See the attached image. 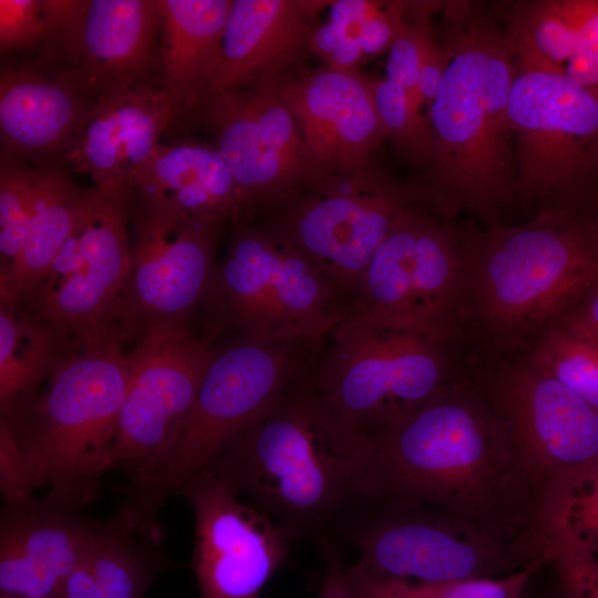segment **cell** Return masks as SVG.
Segmentation results:
<instances>
[{
	"instance_id": "1",
	"label": "cell",
	"mask_w": 598,
	"mask_h": 598,
	"mask_svg": "<svg viewBox=\"0 0 598 598\" xmlns=\"http://www.w3.org/2000/svg\"><path fill=\"white\" fill-rule=\"evenodd\" d=\"M373 436L374 503L450 513L540 556L543 492L482 391L446 382Z\"/></svg>"
},
{
	"instance_id": "2",
	"label": "cell",
	"mask_w": 598,
	"mask_h": 598,
	"mask_svg": "<svg viewBox=\"0 0 598 598\" xmlns=\"http://www.w3.org/2000/svg\"><path fill=\"white\" fill-rule=\"evenodd\" d=\"M377 442L313 391L283 395L210 468L292 539L327 538L373 503Z\"/></svg>"
},
{
	"instance_id": "3",
	"label": "cell",
	"mask_w": 598,
	"mask_h": 598,
	"mask_svg": "<svg viewBox=\"0 0 598 598\" xmlns=\"http://www.w3.org/2000/svg\"><path fill=\"white\" fill-rule=\"evenodd\" d=\"M448 62L429 105L432 157L421 197L444 217L484 216L509 199L516 162L507 106L516 75L508 38L481 6L443 1Z\"/></svg>"
},
{
	"instance_id": "4",
	"label": "cell",
	"mask_w": 598,
	"mask_h": 598,
	"mask_svg": "<svg viewBox=\"0 0 598 598\" xmlns=\"http://www.w3.org/2000/svg\"><path fill=\"white\" fill-rule=\"evenodd\" d=\"M131 373L130 351L113 336L69 352L40 392L18 401L0 419L3 499L47 496L83 508L110 471Z\"/></svg>"
},
{
	"instance_id": "5",
	"label": "cell",
	"mask_w": 598,
	"mask_h": 598,
	"mask_svg": "<svg viewBox=\"0 0 598 598\" xmlns=\"http://www.w3.org/2000/svg\"><path fill=\"white\" fill-rule=\"evenodd\" d=\"M460 243L465 309L502 338L543 330L598 285V221L588 203L548 206L522 226L492 219Z\"/></svg>"
},
{
	"instance_id": "6",
	"label": "cell",
	"mask_w": 598,
	"mask_h": 598,
	"mask_svg": "<svg viewBox=\"0 0 598 598\" xmlns=\"http://www.w3.org/2000/svg\"><path fill=\"white\" fill-rule=\"evenodd\" d=\"M202 306L213 334L235 329L272 346H318L344 305L320 270L274 229L240 225L215 266Z\"/></svg>"
},
{
	"instance_id": "7",
	"label": "cell",
	"mask_w": 598,
	"mask_h": 598,
	"mask_svg": "<svg viewBox=\"0 0 598 598\" xmlns=\"http://www.w3.org/2000/svg\"><path fill=\"white\" fill-rule=\"evenodd\" d=\"M289 351L247 337L216 351L168 454L144 484L127 491L124 508L143 538L159 544L163 533L156 515L166 497L210 466L281 401L293 371Z\"/></svg>"
},
{
	"instance_id": "8",
	"label": "cell",
	"mask_w": 598,
	"mask_h": 598,
	"mask_svg": "<svg viewBox=\"0 0 598 598\" xmlns=\"http://www.w3.org/2000/svg\"><path fill=\"white\" fill-rule=\"evenodd\" d=\"M419 196L401 206L346 308L440 348L465 310L460 236Z\"/></svg>"
},
{
	"instance_id": "9",
	"label": "cell",
	"mask_w": 598,
	"mask_h": 598,
	"mask_svg": "<svg viewBox=\"0 0 598 598\" xmlns=\"http://www.w3.org/2000/svg\"><path fill=\"white\" fill-rule=\"evenodd\" d=\"M316 388L320 401L351 427L378 434L411 415L446 383L440 348L379 327L344 307Z\"/></svg>"
},
{
	"instance_id": "10",
	"label": "cell",
	"mask_w": 598,
	"mask_h": 598,
	"mask_svg": "<svg viewBox=\"0 0 598 598\" xmlns=\"http://www.w3.org/2000/svg\"><path fill=\"white\" fill-rule=\"evenodd\" d=\"M507 113L515 189L549 206L588 202L598 188V94L565 73L516 72Z\"/></svg>"
},
{
	"instance_id": "11",
	"label": "cell",
	"mask_w": 598,
	"mask_h": 598,
	"mask_svg": "<svg viewBox=\"0 0 598 598\" xmlns=\"http://www.w3.org/2000/svg\"><path fill=\"white\" fill-rule=\"evenodd\" d=\"M130 194L85 190L78 220L44 278L21 307L76 348L112 336L133 249L126 229Z\"/></svg>"
},
{
	"instance_id": "12",
	"label": "cell",
	"mask_w": 598,
	"mask_h": 598,
	"mask_svg": "<svg viewBox=\"0 0 598 598\" xmlns=\"http://www.w3.org/2000/svg\"><path fill=\"white\" fill-rule=\"evenodd\" d=\"M141 333L130 351V381L110 456V471L126 474L127 491L144 484L168 454L217 351L214 334L196 336L187 319L154 321Z\"/></svg>"
},
{
	"instance_id": "13",
	"label": "cell",
	"mask_w": 598,
	"mask_h": 598,
	"mask_svg": "<svg viewBox=\"0 0 598 598\" xmlns=\"http://www.w3.org/2000/svg\"><path fill=\"white\" fill-rule=\"evenodd\" d=\"M377 505L381 514L363 512L344 530L359 550L352 568L369 576L424 582L499 578L542 558L450 513Z\"/></svg>"
},
{
	"instance_id": "14",
	"label": "cell",
	"mask_w": 598,
	"mask_h": 598,
	"mask_svg": "<svg viewBox=\"0 0 598 598\" xmlns=\"http://www.w3.org/2000/svg\"><path fill=\"white\" fill-rule=\"evenodd\" d=\"M416 196L369 158L282 207L275 229L353 300L395 213Z\"/></svg>"
},
{
	"instance_id": "15",
	"label": "cell",
	"mask_w": 598,
	"mask_h": 598,
	"mask_svg": "<svg viewBox=\"0 0 598 598\" xmlns=\"http://www.w3.org/2000/svg\"><path fill=\"white\" fill-rule=\"evenodd\" d=\"M196 118L227 163L244 212L285 207L332 174L307 147L281 78L209 96Z\"/></svg>"
},
{
	"instance_id": "16",
	"label": "cell",
	"mask_w": 598,
	"mask_h": 598,
	"mask_svg": "<svg viewBox=\"0 0 598 598\" xmlns=\"http://www.w3.org/2000/svg\"><path fill=\"white\" fill-rule=\"evenodd\" d=\"M220 224L143 203L132 270L114 322L122 340L154 321L187 319L202 303L216 266Z\"/></svg>"
},
{
	"instance_id": "17",
	"label": "cell",
	"mask_w": 598,
	"mask_h": 598,
	"mask_svg": "<svg viewBox=\"0 0 598 598\" xmlns=\"http://www.w3.org/2000/svg\"><path fill=\"white\" fill-rule=\"evenodd\" d=\"M195 515L192 568L200 598H258L287 559L292 539L210 468L178 489Z\"/></svg>"
},
{
	"instance_id": "18",
	"label": "cell",
	"mask_w": 598,
	"mask_h": 598,
	"mask_svg": "<svg viewBox=\"0 0 598 598\" xmlns=\"http://www.w3.org/2000/svg\"><path fill=\"white\" fill-rule=\"evenodd\" d=\"M49 44L96 99L110 93L156 87L161 70L158 0H51Z\"/></svg>"
},
{
	"instance_id": "19",
	"label": "cell",
	"mask_w": 598,
	"mask_h": 598,
	"mask_svg": "<svg viewBox=\"0 0 598 598\" xmlns=\"http://www.w3.org/2000/svg\"><path fill=\"white\" fill-rule=\"evenodd\" d=\"M543 492L561 474L598 456V410L529 361L482 391Z\"/></svg>"
},
{
	"instance_id": "20",
	"label": "cell",
	"mask_w": 598,
	"mask_h": 598,
	"mask_svg": "<svg viewBox=\"0 0 598 598\" xmlns=\"http://www.w3.org/2000/svg\"><path fill=\"white\" fill-rule=\"evenodd\" d=\"M101 523L82 508L33 495L4 499L0 518V590L60 598Z\"/></svg>"
},
{
	"instance_id": "21",
	"label": "cell",
	"mask_w": 598,
	"mask_h": 598,
	"mask_svg": "<svg viewBox=\"0 0 598 598\" xmlns=\"http://www.w3.org/2000/svg\"><path fill=\"white\" fill-rule=\"evenodd\" d=\"M178 113L158 87L99 96L62 154L73 169L93 178L94 187L130 194Z\"/></svg>"
},
{
	"instance_id": "22",
	"label": "cell",
	"mask_w": 598,
	"mask_h": 598,
	"mask_svg": "<svg viewBox=\"0 0 598 598\" xmlns=\"http://www.w3.org/2000/svg\"><path fill=\"white\" fill-rule=\"evenodd\" d=\"M281 90L307 147L329 172L350 169L371 158L386 137L372 78L360 71L301 66L296 76L281 79Z\"/></svg>"
},
{
	"instance_id": "23",
	"label": "cell",
	"mask_w": 598,
	"mask_h": 598,
	"mask_svg": "<svg viewBox=\"0 0 598 598\" xmlns=\"http://www.w3.org/2000/svg\"><path fill=\"white\" fill-rule=\"evenodd\" d=\"M331 2L234 0L219 63L204 100L280 78L291 66L301 68L302 58L310 51L317 17Z\"/></svg>"
},
{
	"instance_id": "24",
	"label": "cell",
	"mask_w": 598,
	"mask_h": 598,
	"mask_svg": "<svg viewBox=\"0 0 598 598\" xmlns=\"http://www.w3.org/2000/svg\"><path fill=\"white\" fill-rule=\"evenodd\" d=\"M94 100L69 69L47 74L31 68H2V151L24 154L62 152Z\"/></svg>"
},
{
	"instance_id": "25",
	"label": "cell",
	"mask_w": 598,
	"mask_h": 598,
	"mask_svg": "<svg viewBox=\"0 0 598 598\" xmlns=\"http://www.w3.org/2000/svg\"><path fill=\"white\" fill-rule=\"evenodd\" d=\"M143 203L195 218L236 219L244 207L231 172L212 141L159 143L136 182Z\"/></svg>"
},
{
	"instance_id": "26",
	"label": "cell",
	"mask_w": 598,
	"mask_h": 598,
	"mask_svg": "<svg viewBox=\"0 0 598 598\" xmlns=\"http://www.w3.org/2000/svg\"><path fill=\"white\" fill-rule=\"evenodd\" d=\"M234 0H158L162 89L178 112L200 105L216 73Z\"/></svg>"
},
{
	"instance_id": "27",
	"label": "cell",
	"mask_w": 598,
	"mask_h": 598,
	"mask_svg": "<svg viewBox=\"0 0 598 598\" xmlns=\"http://www.w3.org/2000/svg\"><path fill=\"white\" fill-rule=\"evenodd\" d=\"M156 548L137 533L122 507L100 525L60 598H144L166 566V557Z\"/></svg>"
},
{
	"instance_id": "28",
	"label": "cell",
	"mask_w": 598,
	"mask_h": 598,
	"mask_svg": "<svg viewBox=\"0 0 598 598\" xmlns=\"http://www.w3.org/2000/svg\"><path fill=\"white\" fill-rule=\"evenodd\" d=\"M84 193L59 169L33 172L27 238L19 257L0 270V302L21 307L31 298L70 236Z\"/></svg>"
},
{
	"instance_id": "29",
	"label": "cell",
	"mask_w": 598,
	"mask_h": 598,
	"mask_svg": "<svg viewBox=\"0 0 598 598\" xmlns=\"http://www.w3.org/2000/svg\"><path fill=\"white\" fill-rule=\"evenodd\" d=\"M63 333L21 307L0 302V410L32 394L69 353Z\"/></svg>"
},
{
	"instance_id": "30",
	"label": "cell",
	"mask_w": 598,
	"mask_h": 598,
	"mask_svg": "<svg viewBox=\"0 0 598 598\" xmlns=\"http://www.w3.org/2000/svg\"><path fill=\"white\" fill-rule=\"evenodd\" d=\"M504 21L516 72L564 73V66L578 50L576 31L555 9L551 0L496 3Z\"/></svg>"
},
{
	"instance_id": "31",
	"label": "cell",
	"mask_w": 598,
	"mask_h": 598,
	"mask_svg": "<svg viewBox=\"0 0 598 598\" xmlns=\"http://www.w3.org/2000/svg\"><path fill=\"white\" fill-rule=\"evenodd\" d=\"M539 536H557L598 555V456L556 478L546 491Z\"/></svg>"
},
{
	"instance_id": "32",
	"label": "cell",
	"mask_w": 598,
	"mask_h": 598,
	"mask_svg": "<svg viewBox=\"0 0 598 598\" xmlns=\"http://www.w3.org/2000/svg\"><path fill=\"white\" fill-rule=\"evenodd\" d=\"M545 564L536 558L499 578L424 582L369 576L349 567L354 598H524L527 585Z\"/></svg>"
},
{
	"instance_id": "33",
	"label": "cell",
	"mask_w": 598,
	"mask_h": 598,
	"mask_svg": "<svg viewBox=\"0 0 598 598\" xmlns=\"http://www.w3.org/2000/svg\"><path fill=\"white\" fill-rule=\"evenodd\" d=\"M528 361L598 410V346L551 323L540 331Z\"/></svg>"
},
{
	"instance_id": "34",
	"label": "cell",
	"mask_w": 598,
	"mask_h": 598,
	"mask_svg": "<svg viewBox=\"0 0 598 598\" xmlns=\"http://www.w3.org/2000/svg\"><path fill=\"white\" fill-rule=\"evenodd\" d=\"M375 109L398 155L415 166L427 167L432 157V134L426 116L414 105L404 87L372 78Z\"/></svg>"
},
{
	"instance_id": "35",
	"label": "cell",
	"mask_w": 598,
	"mask_h": 598,
	"mask_svg": "<svg viewBox=\"0 0 598 598\" xmlns=\"http://www.w3.org/2000/svg\"><path fill=\"white\" fill-rule=\"evenodd\" d=\"M33 172L2 156L0 169V270L22 251L31 213Z\"/></svg>"
},
{
	"instance_id": "36",
	"label": "cell",
	"mask_w": 598,
	"mask_h": 598,
	"mask_svg": "<svg viewBox=\"0 0 598 598\" xmlns=\"http://www.w3.org/2000/svg\"><path fill=\"white\" fill-rule=\"evenodd\" d=\"M540 556L553 566L565 598H598V559L560 537L547 536Z\"/></svg>"
},
{
	"instance_id": "37",
	"label": "cell",
	"mask_w": 598,
	"mask_h": 598,
	"mask_svg": "<svg viewBox=\"0 0 598 598\" xmlns=\"http://www.w3.org/2000/svg\"><path fill=\"white\" fill-rule=\"evenodd\" d=\"M48 32L43 0H0L1 52L30 48Z\"/></svg>"
},
{
	"instance_id": "38",
	"label": "cell",
	"mask_w": 598,
	"mask_h": 598,
	"mask_svg": "<svg viewBox=\"0 0 598 598\" xmlns=\"http://www.w3.org/2000/svg\"><path fill=\"white\" fill-rule=\"evenodd\" d=\"M576 31L579 50L598 59V0H551Z\"/></svg>"
},
{
	"instance_id": "39",
	"label": "cell",
	"mask_w": 598,
	"mask_h": 598,
	"mask_svg": "<svg viewBox=\"0 0 598 598\" xmlns=\"http://www.w3.org/2000/svg\"><path fill=\"white\" fill-rule=\"evenodd\" d=\"M447 62V53L436 40L431 23L423 37L417 79V91L423 104L430 105L434 100Z\"/></svg>"
},
{
	"instance_id": "40",
	"label": "cell",
	"mask_w": 598,
	"mask_h": 598,
	"mask_svg": "<svg viewBox=\"0 0 598 598\" xmlns=\"http://www.w3.org/2000/svg\"><path fill=\"white\" fill-rule=\"evenodd\" d=\"M553 323H557L573 334L598 346V285Z\"/></svg>"
},
{
	"instance_id": "41",
	"label": "cell",
	"mask_w": 598,
	"mask_h": 598,
	"mask_svg": "<svg viewBox=\"0 0 598 598\" xmlns=\"http://www.w3.org/2000/svg\"><path fill=\"white\" fill-rule=\"evenodd\" d=\"M324 560V579L318 598H354L350 584L349 567L341 558L337 545L329 538L319 540Z\"/></svg>"
},
{
	"instance_id": "42",
	"label": "cell",
	"mask_w": 598,
	"mask_h": 598,
	"mask_svg": "<svg viewBox=\"0 0 598 598\" xmlns=\"http://www.w3.org/2000/svg\"><path fill=\"white\" fill-rule=\"evenodd\" d=\"M566 78L576 85L598 94V59L577 50L564 66Z\"/></svg>"
},
{
	"instance_id": "43",
	"label": "cell",
	"mask_w": 598,
	"mask_h": 598,
	"mask_svg": "<svg viewBox=\"0 0 598 598\" xmlns=\"http://www.w3.org/2000/svg\"><path fill=\"white\" fill-rule=\"evenodd\" d=\"M589 208L598 221V188L591 199L588 202Z\"/></svg>"
},
{
	"instance_id": "44",
	"label": "cell",
	"mask_w": 598,
	"mask_h": 598,
	"mask_svg": "<svg viewBox=\"0 0 598 598\" xmlns=\"http://www.w3.org/2000/svg\"><path fill=\"white\" fill-rule=\"evenodd\" d=\"M0 598H22V597L12 596V595H8V594H1Z\"/></svg>"
}]
</instances>
